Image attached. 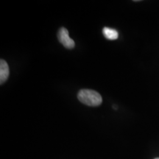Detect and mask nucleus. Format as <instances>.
Here are the masks:
<instances>
[{
  "instance_id": "20e7f679",
  "label": "nucleus",
  "mask_w": 159,
  "mask_h": 159,
  "mask_svg": "<svg viewBox=\"0 0 159 159\" xmlns=\"http://www.w3.org/2000/svg\"><path fill=\"white\" fill-rule=\"evenodd\" d=\"M104 36L108 40H116L118 39L119 33L116 30L110 28V27H104L102 30Z\"/></svg>"
},
{
  "instance_id": "7ed1b4c3",
  "label": "nucleus",
  "mask_w": 159,
  "mask_h": 159,
  "mask_svg": "<svg viewBox=\"0 0 159 159\" xmlns=\"http://www.w3.org/2000/svg\"><path fill=\"white\" fill-rule=\"evenodd\" d=\"M9 66L7 62L4 60L0 61V83L3 84L9 77Z\"/></svg>"
},
{
  "instance_id": "f03ea898",
  "label": "nucleus",
  "mask_w": 159,
  "mask_h": 159,
  "mask_svg": "<svg viewBox=\"0 0 159 159\" xmlns=\"http://www.w3.org/2000/svg\"><path fill=\"white\" fill-rule=\"evenodd\" d=\"M57 38L59 41L62 43L63 46L66 48L71 49L75 47V43L74 40L69 37V31L65 27H61L57 32Z\"/></svg>"
},
{
  "instance_id": "39448f33",
  "label": "nucleus",
  "mask_w": 159,
  "mask_h": 159,
  "mask_svg": "<svg viewBox=\"0 0 159 159\" xmlns=\"http://www.w3.org/2000/svg\"><path fill=\"white\" fill-rule=\"evenodd\" d=\"M155 159H159V158H155Z\"/></svg>"
},
{
  "instance_id": "f257e3e1",
  "label": "nucleus",
  "mask_w": 159,
  "mask_h": 159,
  "mask_svg": "<svg viewBox=\"0 0 159 159\" xmlns=\"http://www.w3.org/2000/svg\"><path fill=\"white\" fill-rule=\"evenodd\" d=\"M77 98L83 104L89 106H99L102 102L101 95L97 91L90 89H82L77 94Z\"/></svg>"
}]
</instances>
